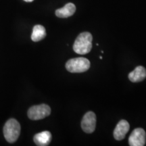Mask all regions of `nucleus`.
Wrapping results in <instances>:
<instances>
[{
	"label": "nucleus",
	"mask_w": 146,
	"mask_h": 146,
	"mask_svg": "<svg viewBox=\"0 0 146 146\" xmlns=\"http://www.w3.org/2000/svg\"><path fill=\"white\" fill-rule=\"evenodd\" d=\"M93 36L90 33H82L77 36L74 45L73 50L76 54L85 55L90 52L92 49Z\"/></svg>",
	"instance_id": "f257e3e1"
},
{
	"label": "nucleus",
	"mask_w": 146,
	"mask_h": 146,
	"mask_svg": "<svg viewBox=\"0 0 146 146\" xmlns=\"http://www.w3.org/2000/svg\"><path fill=\"white\" fill-rule=\"evenodd\" d=\"M21 125L14 118H11L6 122L3 127V135L8 143H13L17 141L21 134Z\"/></svg>",
	"instance_id": "f03ea898"
},
{
	"label": "nucleus",
	"mask_w": 146,
	"mask_h": 146,
	"mask_svg": "<svg viewBox=\"0 0 146 146\" xmlns=\"http://www.w3.org/2000/svg\"><path fill=\"white\" fill-rule=\"evenodd\" d=\"M90 68V62L85 58H76L69 60L66 64V68L72 73L86 72Z\"/></svg>",
	"instance_id": "7ed1b4c3"
},
{
	"label": "nucleus",
	"mask_w": 146,
	"mask_h": 146,
	"mask_svg": "<svg viewBox=\"0 0 146 146\" xmlns=\"http://www.w3.org/2000/svg\"><path fill=\"white\" fill-rule=\"evenodd\" d=\"M27 114L30 119L33 120H41L50 115L51 108L47 104L33 106L29 109Z\"/></svg>",
	"instance_id": "20e7f679"
},
{
	"label": "nucleus",
	"mask_w": 146,
	"mask_h": 146,
	"mask_svg": "<svg viewBox=\"0 0 146 146\" xmlns=\"http://www.w3.org/2000/svg\"><path fill=\"white\" fill-rule=\"evenodd\" d=\"M146 141V133L142 128H137L131 133L129 138L131 146H143Z\"/></svg>",
	"instance_id": "39448f33"
},
{
	"label": "nucleus",
	"mask_w": 146,
	"mask_h": 146,
	"mask_svg": "<svg viewBox=\"0 0 146 146\" xmlns=\"http://www.w3.org/2000/svg\"><path fill=\"white\" fill-rule=\"evenodd\" d=\"M96 127V115L93 112H88L84 115L81 121V128L85 133H92Z\"/></svg>",
	"instance_id": "423d86ee"
},
{
	"label": "nucleus",
	"mask_w": 146,
	"mask_h": 146,
	"mask_svg": "<svg viewBox=\"0 0 146 146\" xmlns=\"http://www.w3.org/2000/svg\"><path fill=\"white\" fill-rule=\"evenodd\" d=\"M130 125L127 120H121L118 122L114 131V137L115 139L120 141L125 137L127 133L129 132Z\"/></svg>",
	"instance_id": "0eeeda50"
},
{
	"label": "nucleus",
	"mask_w": 146,
	"mask_h": 146,
	"mask_svg": "<svg viewBox=\"0 0 146 146\" xmlns=\"http://www.w3.org/2000/svg\"><path fill=\"white\" fill-rule=\"evenodd\" d=\"M34 142L36 145L46 146L48 145L52 141V134L50 131H43L39 133L34 136Z\"/></svg>",
	"instance_id": "6e6552de"
},
{
	"label": "nucleus",
	"mask_w": 146,
	"mask_h": 146,
	"mask_svg": "<svg viewBox=\"0 0 146 146\" xmlns=\"http://www.w3.org/2000/svg\"><path fill=\"white\" fill-rule=\"evenodd\" d=\"M145 78L146 70L141 66L136 67L134 70L129 74V80L133 83H139V82L143 81Z\"/></svg>",
	"instance_id": "1a4fd4ad"
},
{
	"label": "nucleus",
	"mask_w": 146,
	"mask_h": 146,
	"mask_svg": "<svg viewBox=\"0 0 146 146\" xmlns=\"http://www.w3.org/2000/svg\"><path fill=\"white\" fill-rule=\"evenodd\" d=\"M76 11L75 5L72 3H68L66 4L63 8L58 9L56 11V15L59 18H65L72 16Z\"/></svg>",
	"instance_id": "9d476101"
},
{
	"label": "nucleus",
	"mask_w": 146,
	"mask_h": 146,
	"mask_svg": "<svg viewBox=\"0 0 146 146\" xmlns=\"http://www.w3.org/2000/svg\"><path fill=\"white\" fill-rule=\"evenodd\" d=\"M46 36V31L44 27L42 25H35L33 29V33L31 35V39L33 41L37 42L43 39Z\"/></svg>",
	"instance_id": "9b49d317"
},
{
	"label": "nucleus",
	"mask_w": 146,
	"mask_h": 146,
	"mask_svg": "<svg viewBox=\"0 0 146 146\" xmlns=\"http://www.w3.org/2000/svg\"><path fill=\"white\" fill-rule=\"evenodd\" d=\"M25 1H26V2H32L33 1H34V0H24Z\"/></svg>",
	"instance_id": "f8f14e48"
}]
</instances>
